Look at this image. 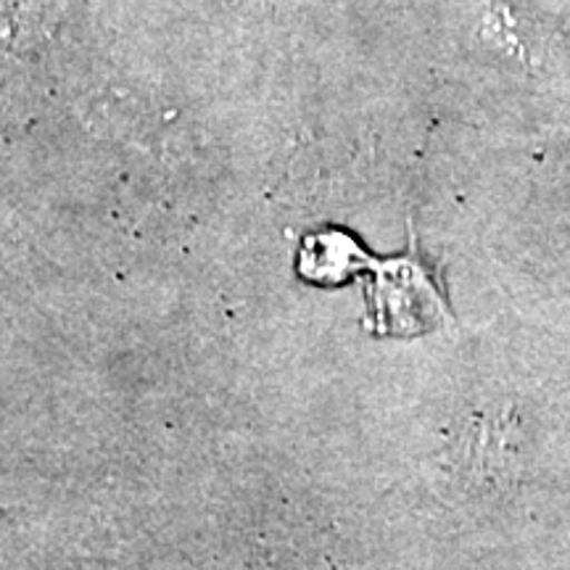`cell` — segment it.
Segmentation results:
<instances>
[{
    "instance_id": "obj_1",
    "label": "cell",
    "mask_w": 570,
    "mask_h": 570,
    "mask_svg": "<svg viewBox=\"0 0 570 570\" xmlns=\"http://www.w3.org/2000/svg\"><path fill=\"white\" fill-rule=\"evenodd\" d=\"M370 273L367 327L375 336H417L446 317L436 277L410 235V252L394 259H375L344 230L306 235L298 248V275L309 283L336 285L348 275Z\"/></svg>"
}]
</instances>
